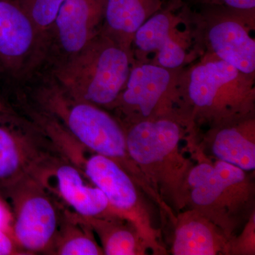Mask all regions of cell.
Returning a JSON list of instances; mask_svg holds the SVG:
<instances>
[{
    "label": "cell",
    "instance_id": "6da1fadb",
    "mask_svg": "<svg viewBox=\"0 0 255 255\" xmlns=\"http://www.w3.org/2000/svg\"><path fill=\"white\" fill-rule=\"evenodd\" d=\"M123 127L130 158L164 204L176 213L182 210L195 127L177 110Z\"/></svg>",
    "mask_w": 255,
    "mask_h": 255
},
{
    "label": "cell",
    "instance_id": "7a4b0ae2",
    "mask_svg": "<svg viewBox=\"0 0 255 255\" xmlns=\"http://www.w3.org/2000/svg\"><path fill=\"white\" fill-rule=\"evenodd\" d=\"M184 183L182 209L195 210L231 238L255 211L253 172L209 157L199 142Z\"/></svg>",
    "mask_w": 255,
    "mask_h": 255
},
{
    "label": "cell",
    "instance_id": "3957f363",
    "mask_svg": "<svg viewBox=\"0 0 255 255\" xmlns=\"http://www.w3.org/2000/svg\"><path fill=\"white\" fill-rule=\"evenodd\" d=\"M34 97L37 107L54 117L78 145L113 159L132 176L146 195L155 196L128 155L123 125L108 110L70 97L51 76L38 86Z\"/></svg>",
    "mask_w": 255,
    "mask_h": 255
},
{
    "label": "cell",
    "instance_id": "277c9868",
    "mask_svg": "<svg viewBox=\"0 0 255 255\" xmlns=\"http://www.w3.org/2000/svg\"><path fill=\"white\" fill-rule=\"evenodd\" d=\"M253 78L213 55L176 81V107L197 128L253 113Z\"/></svg>",
    "mask_w": 255,
    "mask_h": 255
},
{
    "label": "cell",
    "instance_id": "5b68a950",
    "mask_svg": "<svg viewBox=\"0 0 255 255\" xmlns=\"http://www.w3.org/2000/svg\"><path fill=\"white\" fill-rule=\"evenodd\" d=\"M134 61L131 50L101 30L76 54L55 63L50 76L74 99L110 110Z\"/></svg>",
    "mask_w": 255,
    "mask_h": 255
},
{
    "label": "cell",
    "instance_id": "8992f818",
    "mask_svg": "<svg viewBox=\"0 0 255 255\" xmlns=\"http://www.w3.org/2000/svg\"><path fill=\"white\" fill-rule=\"evenodd\" d=\"M63 155L31 119L0 109V189L11 191L28 178L39 179Z\"/></svg>",
    "mask_w": 255,
    "mask_h": 255
},
{
    "label": "cell",
    "instance_id": "52a82bcc",
    "mask_svg": "<svg viewBox=\"0 0 255 255\" xmlns=\"http://www.w3.org/2000/svg\"><path fill=\"white\" fill-rule=\"evenodd\" d=\"M73 162L105 194L114 214L128 220L138 228L154 254H166L159 243L158 232L152 225L145 193L126 169L105 156L92 152L85 157L81 150L75 156Z\"/></svg>",
    "mask_w": 255,
    "mask_h": 255
},
{
    "label": "cell",
    "instance_id": "ba28073f",
    "mask_svg": "<svg viewBox=\"0 0 255 255\" xmlns=\"http://www.w3.org/2000/svg\"><path fill=\"white\" fill-rule=\"evenodd\" d=\"M14 206L11 235L26 255H48L63 218L64 208L35 177L7 193Z\"/></svg>",
    "mask_w": 255,
    "mask_h": 255
},
{
    "label": "cell",
    "instance_id": "9c48e42d",
    "mask_svg": "<svg viewBox=\"0 0 255 255\" xmlns=\"http://www.w3.org/2000/svg\"><path fill=\"white\" fill-rule=\"evenodd\" d=\"M177 78V71L135 60L110 111L127 126L175 110Z\"/></svg>",
    "mask_w": 255,
    "mask_h": 255
},
{
    "label": "cell",
    "instance_id": "30bf717a",
    "mask_svg": "<svg viewBox=\"0 0 255 255\" xmlns=\"http://www.w3.org/2000/svg\"><path fill=\"white\" fill-rule=\"evenodd\" d=\"M204 41L210 53L231 64L238 71L254 77L255 40L252 36L255 11L220 6H200Z\"/></svg>",
    "mask_w": 255,
    "mask_h": 255
},
{
    "label": "cell",
    "instance_id": "8fae6325",
    "mask_svg": "<svg viewBox=\"0 0 255 255\" xmlns=\"http://www.w3.org/2000/svg\"><path fill=\"white\" fill-rule=\"evenodd\" d=\"M182 0H172L168 5L158 10L135 32L132 41L134 60L155 64L168 70L177 71L189 59L187 38L177 29L182 19V12L176 14V9Z\"/></svg>",
    "mask_w": 255,
    "mask_h": 255
},
{
    "label": "cell",
    "instance_id": "7c38bea8",
    "mask_svg": "<svg viewBox=\"0 0 255 255\" xmlns=\"http://www.w3.org/2000/svg\"><path fill=\"white\" fill-rule=\"evenodd\" d=\"M45 57L44 45L18 0H0V70L23 78Z\"/></svg>",
    "mask_w": 255,
    "mask_h": 255
},
{
    "label": "cell",
    "instance_id": "4fadbf2b",
    "mask_svg": "<svg viewBox=\"0 0 255 255\" xmlns=\"http://www.w3.org/2000/svg\"><path fill=\"white\" fill-rule=\"evenodd\" d=\"M106 0H66L55 18L46 55L55 52V63L76 54L95 38L103 25Z\"/></svg>",
    "mask_w": 255,
    "mask_h": 255
},
{
    "label": "cell",
    "instance_id": "5bb4252c",
    "mask_svg": "<svg viewBox=\"0 0 255 255\" xmlns=\"http://www.w3.org/2000/svg\"><path fill=\"white\" fill-rule=\"evenodd\" d=\"M53 179V187H46L59 196L72 212L85 219L115 214L103 192L92 184L76 164L64 155L52 162L40 181ZM116 215V214H115Z\"/></svg>",
    "mask_w": 255,
    "mask_h": 255
},
{
    "label": "cell",
    "instance_id": "9a60e30c",
    "mask_svg": "<svg viewBox=\"0 0 255 255\" xmlns=\"http://www.w3.org/2000/svg\"><path fill=\"white\" fill-rule=\"evenodd\" d=\"M199 145L209 157L254 172V112L209 127Z\"/></svg>",
    "mask_w": 255,
    "mask_h": 255
},
{
    "label": "cell",
    "instance_id": "2e32d148",
    "mask_svg": "<svg viewBox=\"0 0 255 255\" xmlns=\"http://www.w3.org/2000/svg\"><path fill=\"white\" fill-rule=\"evenodd\" d=\"M171 221L174 228L171 254L228 255L231 238L195 210H181Z\"/></svg>",
    "mask_w": 255,
    "mask_h": 255
},
{
    "label": "cell",
    "instance_id": "e0dca14e",
    "mask_svg": "<svg viewBox=\"0 0 255 255\" xmlns=\"http://www.w3.org/2000/svg\"><path fill=\"white\" fill-rule=\"evenodd\" d=\"M163 5V0H106L102 31L132 51L135 32Z\"/></svg>",
    "mask_w": 255,
    "mask_h": 255
},
{
    "label": "cell",
    "instance_id": "ac0fdd59",
    "mask_svg": "<svg viewBox=\"0 0 255 255\" xmlns=\"http://www.w3.org/2000/svg\"><path fill=\"white\" fill-rule=\"evenodd\" d=\"M82 219L98 236L104 255H142L151 251L138 228L118 215Z\"/></svg>",
    "mask_w": 255,
    "mask_h": 255
},
{
    "label": "cell",
    "instance_id": "d6986e66",
    "mask_svg": "<svg viewBox=\"0 0 255 255\" xmlns=\"http://www.w3.org/2000/svg\"><path fill=\"white\" fill-rule=\"evenodd\" d=\"M48 255H102L104 253L89 225L78 215L64 209L59 230Z\"/></svg>",
    "mask_w": 255,
    "mask_h": 255
},
{
    "label": "cell",
    "instance_id": "ffe728a7",
    "mask_svg": "<svg viewBox=\"0 0 255 255\" xmlns=\"http://www.w3.org/2000/svg\"><path fill=\"white\" fill-rule=\"evenodd\" d=\"M34 25L45 49L62 5L66 0H18Z\"/></svg>",
    "mask_w": 255,
    "mask_h": 255
},
{
    "label": "cell",
    "instance_id": "44dd1931",
    "mask_svg": "<svg viewBox=\"0 0 255 255\" xmlns=\"http://www.w3.org/2000/svg\"><path fill=\"white\" fill-rule=\"evenodd\" d=\"M255 254V213L253 211L243 225L239 236H233L229 243L228 255H254Z\"/></svg>",
    "mask_w": 255,
    "mask_h": 255
},
{
    "label": "cell",
    "instance_id": "7402d4cb",
    "mask_svg": "<svg viewBox=\"0 0 255 255\" xmlns=\"http://www.w3.org/2000/svg\"><path fill=\"white\" fill-rule=\"evenodd\" d=\"M199 6H220L238 11H255V0H189Z\"/></svg>",
    "mask_w": 255,
    "mask_h": 255
},
{
    "label": "cell",
    "instance_id": "603a6c76",
    "mask_svg": "<svg viewBox=\"0 0 255 255\" xmlns=\"http://www.w3.org/2000/svg\"><path fill=\"white\" fill-rule=\"evenodd\" d=\"M26 255L18 247L11 234L0 230V255Z\"/></svg>",
    "mask_w": 255,
    "mask_h": 255
},
{
    "label": "cell",
    "instance_id": "cb8c5ba5",
    "mask_svg": "<svg viewBox=\"0 0 255 255\" xmlns=\"http://www.w3.org/2000/svg\"><path fill=\"white\" fill-rule=\"evenodd\" d=\"M9 224V219L7 211L0 201V230L6 231Z\"/></svg>",
    "mask_w": 255,
    "mask_h": 255
},
{
    "label": "cell",
    "instance_id": "d4e9b609",
    "mask_svg": "<svg viewBox=\"0 0 255 255\" xmlns=\"http://www.w3.org/2000/svg\"><path fill=\"white\" fill-rule=\"evenodd\" d=\"M1 105H2V103H1V102H0V107H1Z\"/></svg>",
    "mask_w": 255,
    "mask_h": 255
}]
</instances>
